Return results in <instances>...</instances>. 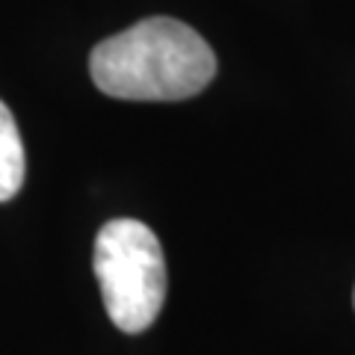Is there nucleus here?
<instances>
[{
	"mask_svg": "<svg viewBox=\"0 0 355 355\" xmlns=\"http://www.w3.org/2000/svg\"><path fill=\"white\" fill-rule=\"evenodd\" d=\"M24 142H21L15 116L0 101V202H9L18 196L21 184H24Z\"/></svg>",
	"mask_w": 355,
	"mask_h": 355,
	"instance_id": "obj_3",
	"label": "nucleus"
},
{
	"mask_svg": "<svg viewBox=\"0 0 355 355\" xmlns=\"http://www.w3.org/2000/svg\"><path fill=\"white\" fill-rule=\"evenodd\" d=\"M89 74L119 101H184L216 77V53L184 21L154 15L98 44Z\"/></svg>",
	"mask_w": 355,
	"mask_h": 355,
	"instance_id": "obj_1",
	"label": "nucleus"
},
{
	"mask_svg": "<svg viewBox=\"0 0 355 355\" xmlns=\"http://www.w3.org/2000/svg\"><path fill=\"white\" fill-rule=\"evenodd\" d=\"M95 275L116 329L139 335L157 320L166 299V258L146 222L113 219L98 231Z\"/></svg>",
	"mask_w": 355,
	"mask_h": 355,
	"instance_id": "obj_2",
	"label": "nucleus"
}]
</instances>
